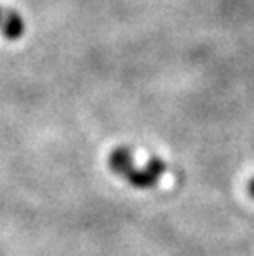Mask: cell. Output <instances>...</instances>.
<instances>
[{
    "label": "cell",
    "mask_w": 254,
    "mask_h": 256,
    "mask_svg": "<svg viewBox=\"0 0 254 256\" xmlns=\"http://www.w3.org/2000/svg\"><path fill=\"white\" fill-rule=\"evenodd\" d=\"M0 26L4 28V34L10 36V38H16V36L22 34V22H20V18L14 16V14L4 16L2 10H0Z\"/></svg>",
    "instance_id": "2"
},
{
    "label": "cell",
    "mask_w": 254,
    "mask_h": 256,
    "mask_svg": "<svg viewBox=\"0 0 254 256\" xmlns=\"http://www.w3.org/2000/svg\"><path fill=\"white\" fill-rule=\"evenodd\" d=\"M110 166H112L114 172L122 174L126 180H130V182H132L134 186H138V188L154 186V184L158 182L160 174L166 170L164 162H160V160H152L150 166H146L144 170H136L126 148H120V150L112 152V156H110Z\"/></svg>",
    "instance_id": "1"
},
{
    "label": "cell",
    "mask_w": 254,
    "mask_h": 256,
    "mask_svg": "<svg viewBox=\"0 0 254 256\" xmlns=\"http://www.w3.org/2000/svg\"><path fill=\"white\" fill-rule=\"evenodd\" d=\"M250 194H252V196H254V180H252V182H250Z\"/></svg>",
    "instance_id": "3"
}]
</instances>
